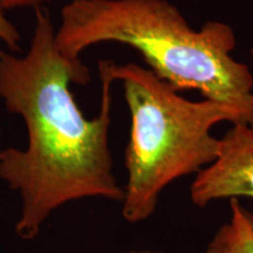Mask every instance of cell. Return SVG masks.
I'll use <instances>...</instances> for the list:
<instances>
[{
    "mask_svg": "<svg viewBox=\"0 0 253 253\" xmlns=\"http://www.w3.org/2000/svg\"><path fill=\"white\" fill-rule=\"evenodd\" d=\"M113 62L101 60L99 115L87 119L71 91V84L89 82V69L65 58L55 43L48 11L36 8L27 53L0 47V99L25 122L24 149L0 151V179L21 197L15 233L33 239L56 209L81 198L122 202L125 190L114 175L108 134Z\"/></svg>",
    "mask_w": 253,
    "mask_h": 253,
    "instance_id": "6da1fadb",
    "label": "cell"
},
{
    "mask_svg": "<svg viewBox=\"0 0 253 253\" xmlns=\"http://www.w3.org/2000/svg\"><path fill=\"white\" fill-rule=\"evenodd\" d=\"M103 42L132 47L177 90L225 103L250 126L253 75L232 56L237 37L227 24L207 21L194 30L168 0H72L63 6L55 43L65 58L79 61L84 49Z\"/></svg>",
    "mask_w": 253,
    "mask_h": 253,
    "instance_id": "7a4b0ae2",
    "label": "cell"
},
{
    "mask_svg": "<svg viewBox=\"0 0 253 253\" xmlns=\"http://www.w3.org/2000/svg\"><path fill=\"white\" fill-rule=\"evenodd\" d=\"M113 74L122 82L131 118L122 216L135 224L153 216L168 185L217 160L220 138L211 132L214 126L244 123L232 107L208 99L186 100L153 71L134 62H113Z\"/></svg>",
    "mask_w": 253,
    "mask_h": 253,
    "instance_id": "3957f363",
    "label": "cell"
},
{
    "mask_svg": "<svg viewBox=\"0 0 253 253\" xmlns=\"http://www.w3.org/2000/svg\"><path fill=\"white\" fill-rule=\"evenodd\" d=\"M190 197L199 208L224 198L253 202V126L237 123L225 132L217 160L197 173Z\"/></svg>",
    "mask_w": 253,
    "mask_h": 253,
    "instance_id": "277c9868",
    "label": "cell"
},
{
    "mask_svg": "<svg viewBox=\"0 0 253 253\" xmlns=\"http://www.w3.org/2000/svg\"><path fill=\"white\" fill-rule=\"evenodd\" d=\"M230 220L214 233L205 253H253V231L248 209L237 198L230 199Z\"/></svg>",
    "mask_w": 253,
    "mask_h": 253,
    "instance_id": "5b68a950",
    "label": "cell"
},
{
    "mask_svg": "<svg viewBox=\"0 0 253 253\" xmlns=\"http://www.w3.org/2000/svg\"><path fill=\"white\" fill-rule=\"evenodd\" d=\"M0 42L4 43L11 52L18 53L21 49L20 32L12 21L8 20L1 7H0Z\"/></svg>",
    "mask_w": 253,
    "mask_h": 253,
    "instance_id": "8992f818",
    "label": "cell"
},
{
    "mask_svg": "<svg viewBox=\"0 0 253 253\" xmlns=\"http://www.w3.org/2000/svg\"><path fill=\"white\" fill-rule=\"evenodd\" d=\"M47 0H0V7L4 11L20 7H38Z\"/></svg>",
    "mask_w": 253,
    "mask_h": 253,
    "instance_id": "52a82bcc",
    "label": "cell"
},
{
    "mask_svg": "<svg viewBox=\"0 0 253 253\" xmlns=\"http://www.w3.org/2000/svg\"><path fill=\"white\" fill-rule=\"evenodd\" d=\"M128 253H163V252L150 251V250H132V251H129Z\"/></svg>",
    "mask_w": 253,
    "mask_h": 253,
    "instance_id": "ba28073f",
    "label": "cell"
},
{
    "mask_svg": "<svg viewBox=\"0 0 253 253\" xmlns=\"http://www.w3.org/2000/svg\"><path fill=\"white\" fill-rule=\"evenodd\" d=\"M251 56L253 60V46L251 48ZM250 126H253V94H252V101H251V120H250Z\"/></svg>",
    "mask_w": 253,
    "mask_h": 253,
    "instance_id": "9c48e42d",
    "label": "cell"
},
{
    "mask_svg": "<svg viewBox=\"0 0 253 253\" xmlns=\"http://www.w3.org/2000/svg\"><path fill=\"white\" fill-rule=\"evenodd\" d=\"M248 217H249V220H250V224H251V227H252V231H253V213L251 211L248 210Z\"/></svg>",
    "mask_w": 253,
    "mask_h": 253,
    "instance_id": "30bf717a",
    "label": "cell"
}]
</instances>
